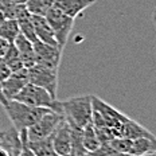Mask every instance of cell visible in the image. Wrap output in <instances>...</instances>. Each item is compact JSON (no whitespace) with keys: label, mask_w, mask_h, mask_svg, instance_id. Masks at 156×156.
<instances>
[{"label":"cell","mask_w":156,"mask_h":156,"mask_svg":"<svg viewBox=\"0 0 156 156\" xmlns=\"http://www.w3.org/2000/svg\"><path fill=\"white\" fill-rule=\"evenodd\" d=\"M3 108L18 132L32 126L48 110V108L31 106L20 101H16V100H8V102Z\"/></svg>","instance_id":"1"},{"label":"cell","mask_w":156,"mask_h":156,"mask_svg":"<svg viewBox=\"0 0 156 156\" xmlns=\"http://www.w3.org/2000/svg\"><path fill=\"white\" fill-rule=\"evenodd\" d=\"M63 117L69 124L78 125L83 128L86 124L92 121L93 115V105H92V96H77L61 101Z\"/></svg>","instance_id":"2"},{"label":"cell","mask_w":156,"mask_h":156,"mask_svg":"<svg viewBox=\"0 0 156 156\" xmlns=\"http://www.w3.org/2000/svg\"><path fill=\"white\" fill-rule=\"evenodd\" d=\"M12 100L20 101L23 104L31 106H41V108H48L53 109L58 113H62V106H61V101H58L57 98H54L50 93L43 87L35 85V83L27 82L22 87V90L19 92Z\"/></svg>","instance_id":"3"},{"label":"cell","mask_w":156,"mask_h":156,"mask_svg":"<svg viewBox=\"0 0 156 156\" xmlns=\"http://www.w3.org/2000/svg\"><path fill=\"white\" fill-rule=\"evenodd\" d=\"M46 19H47L48 23H50L51 28H53L55 39H57L59 47L65 48L67 41H69L70 32H71V30H73L74 18L66 15L65 12H62L59 8L55 7V5L53 4V7L47 11Z\"/></svg>","instance_id":"4"},{"label":"cell","mask_w":156,"mask_h":156,"mask_svg":"<svg viewBox=\"0 0 156 156\" xmlns=\"http://www.w3.org/2000/svg\"><path fill=\"white\" fill-rule=\"evenodd\" d=\"M58 71H59V69H53V67L35 63L31 67H27L28 82L35 83V85L46 89L54 98H57Z\"/></svg>","instance_id":"5"},{"label":"cell","mask_w":156,"mask_h":156,"mask_svg":"<svg viewBox=\"0 0 156 156\" xmlns=\"http://www.w3.org/2000/svg\"><path fill=\"white\" fill-rule=\"evenodd\" d=\"M65 119L62 113H58L53 109H48L41 119L38 120L32 126L27 129V139L28 141H35L39 139H44L47 136L53 135L55 128L61 121Z\"/></svg>","instance_id":"6"},{"label":"cell","mask_w":156,"mask_h":156,"mask_svg":"<svg viewBox=\"0 0 156 156\" xmlns=\"http://www.w3.org/2000/svg\"><path fill=\"white\" fill-rule=\"evenodd\" d=\"M92 105H93V109L97 110V112L100 113V116L102 117L105 125L113 132V136L119 137L120 129H121V126L124 125V122L129 117L125 116L124 113L119 112L117 109L110 106L109 104H106L105 101H102V100L98 98L97 96H92Z\"/></svg>","instance_id":"7"},{"label":"cell","mask_w":156,"mask_h":156,"mask_svg":"<svg viewBox=\"0 0 156 156\" xmlns=\"http://www.w3.org/2000/svg\"><path fill=\"white\" fill-rule=\"evenodd\" d=\"M62 50L59 46L48 44L41 41L34 42V51H35V63L43 65L53 69H59L61 58H62Z\"/></svg>","instance_id":"8"},{"label":"cell","mask_w":156,"mask_h":156,"mask_svg":"<svg viewBox=\"0 0 156 156\" xmlns=\"http://www.w3.org/2000/svg\"><path fill=\"white\" fill-rule=\"evenodd\" d=\"M53 145L57 155L69 156L71 152V137H70V125L66 120L58 124L53 132Z\"/></svg>","instance_id":"9"},{"label":"cell","mask_w":156,"mask_h":156,"mask_svg":"<svg viewBox=\"0 0 156 156\" xmlns=\"http://www.w3.org/2000/svg\"><path fill=\"white\" fill-rule=\"evenodd\" d=\"M27 82H28L27 67L12 71L4 81H2L3 93H4V96L7 97V100H12L16 94L20 92L22 87H23Z\"/></svg>","instance_id":"10"},{"label":"cell","mask_w":156,"mask_h":156,"mask_svg":"<svg viewBox=\"0 0 156 156\" xmlns=\"http://www.w3.org/2000/svg\"><path fill=\"white\" fill-rule=\"evenodd\" d=\"M32 19V23H34V28H35V34H37L38 41L44 42V43L48 44H55V46H59L55 39L54 31L51 28L50 23L47 22L46 16H42V15H31ZM62 48V47H61Z\"/></svg>","instance_id":"11"},{"label":"cell","mask_w":156,"mask_h":156,"mask_svg":"<svg viewBox=\"0 0 156 156\" xmlns=\"http://www.w3.org/2000/svg\"><path fill=\"white\" fill-rule=\"evenodd\" d=\"M94 3L96 0H54L55 7H58L62 12L74 19Z\"/></svg>","instance_id":"12"},{"label":"cell","mask_w":156,"mask_h":156,"mask_svg":"<svg viewBox=\"0 0 156 156\" xmlns=\"http://www.w3.org/2000/svg\"><path fill=\"white\" fill-rule=\"evenodd\" d=\"M0 147L5 149L8 156H16L22 155V141L19 132L12 126V128L7 129L3 132L0 136Z\"/></svg>","instance_id":"13"},{"label":"cell","mask_w":156,"mask_h":156,"mask_svg":"<svg viewBox=\"0 0 156 156\" xmlns=\"http://www.w3.org/2000/svg\"><path fill=\"white\" fill-rule=\"evenodd\" d=\"M14 44H15V47L18 48L19 55H20L24 67H31L32 65H35L34 43H32L31 41H28L24 35L19 34L14 41Z\"/></svg>","instance_id":"14"},{"label":"cell","mask_w":156,"mask_h":156,"mask_svg":"<svg viewBox=\"0 0 156 156\" xmlns=\"http://www.w3.org/2000/svg\"><path fill=\"white\" fill-rule=\"evenodd\" d=\"M156 154V136L155 137H136L132 140L129 155H155Z\"/></svg>","instance_id":"15"},{"label":"cell","mask_w":156,"mask_h":156,"mask_svg":"<svg viewBox=\"0 0 156 156\" xmlns=\"http://www.w3.org/2000/svg\"><path fill=\"white\" fill-rule=\"evenodd\" d=\"M28 147H30L32 155H38V156L57 155L53 145V135L47 136L44 139H39V140H35V141H28Z\"/></svg>","instance_id":"16"},{"label":"cell","mask_w":156,"mask_h":156,"mask_svg":"<svg viewBox=\"0 0 156 156\" xmlns=\"http://www.w3.org/2000/svg\"><path fill=\"white\" fill-rule=\"evenodd\" d=\"M0 11L4 14L7 19H16V20L28 14L26 3L16 4V3H9L7 0H0Z\"/></svg>","instance_id":"17"},{"label":"cell","mask_w":156,"mask_h":156,"mask_svg":"<svg viewBox=\"0 0 156 156\" xmlns=\"http://www.w3.org/2000/svg\"><path fill=\"white\" fill-rule=\"evenodd\" d=\"M82 143H83V148L86 149L87 155H90L92 152H94L97 148L101 145L98 137H97V133L94 131V126L92 124V121L89 124H86L83 126L82 131Z\"/></svg>","instance_id":"18"},{"label":"cell","mask_w":156,"mask_h":156,"mask_svg":"<svg viewBox=\"0 0 156 156\" xmlns=\"http://www.w3.org/2000/svg\"><path fill=\"white\" fill-rule=\"evenodd\" d=\"M70 125V137H71V152L70 155H87L86 149L83 148V143H82V131L83 128L74 124Z\"/></svg>","instance_id":"19"},{"label":"cell","mask_w":156,"mask_h":156,"mask_svg":"<svg viewBox=\"0 0 156 156\" xmlns=\"http://www.w3.org/2000/svg\"><path fill=\"white\" fill-rule=\"evenodd\" d=\"M19 34H20V30H19V23L16 19H5L0 24V37L8 41L9 43H14Z\"/></svg>","instance_id":"20"},{"label":"cell","mask_w":156,"mask_h":156,"mask_svg":"<svg viewBox=\"0 0 156 156\" xmlns=\"http://www.w3.org/2000/svg\"><path fill=\"white\" fill-rule=\"evenodd\" d=\"M54 0H26V7L31 15L46 16L47 11L53 7Z\"/></svg>","instance_id":"21"},{"label":"cell","mask_w":156,"mask_h":156,"mask_svg":"<svg viewBox=\"0 0 156 156\" xmlns=\"http://www.w3.org/2000/svg\"><path fill=\"white\" fill-rule=\"evenodd\" d=\"M3 59L5 61V63L8 65V67L11 69V71L20 70V69H23V67H24L23 62H22L20 55H19V51H18V48L15 47V44H14V43L9 44L7 53L4 54Z\"/></svg>","instance_id":"22"},{"label":"cell","mask_w":156,"mask_h":156,"mask_svg":"<svg viewBox=\"0 0 156 156\" xmlns=\"http://www.w3.org/2000/svg\"><path fill=\"white\" fill-rule=\"evenodd\" d=\"M18 23H19V30H20L22 35H24V37L27 38L28 41H31L32 43H34L35 41H38L30 12H28V14H26L24 16H22L20 19H18Z\"/></svg>","instance_id":"23"},{"label":"cell","mask_w":156,"mask_h":156,"mask_svg":"<svg viewBox=\"0 0 156 156\" xmlns=\"http://www.w3.org/2000/svg\"><path fill=\"white\" fill-rule=\"evenodd\" d=\"M109 144L115 148V151L119 155H129L132 147V139L126 137H115L112 140H109Z\"/></svg>","instance_id":"24"},{"label":"cell","mask_w":156,"mask_h":156,"mask_svg":"<svg viewBox=\"0 0 156 156\" xmlns=\"http://www.w3.org/2000/svg\"><path fill=\"white\" fill-rule=\"evenodd\" d=\"M12 71L8 67V65L5 63V61L3 59V57H0V81H4Z\"/></svg>","instance_id":"25"},{"label":"cell","mask_w":156,"mask_h":156,"mask_svg":"<svg viewBox=\"0 0 156 156\" xmlns=\"http://www.w3.org/2000/svg\"><path fill=\"white\" fill-rule=\"evenodd\" d=\"M9 44H11V43H9L8 41H5L4 38L0 37V57H4V54L7 53Z\"/></svg>","instance_id":"26"},{"label":"cell","mask_w":156,"mask_h":156,"mask_svg":"<svg viewBox=\"0 0 156 156\" xmlns=\"http://www.w3.org/2000/svg\"><path fill=\"white\" fill-rule=\"evenodd\" d=\"M8 102V100H7V97L4 96V93H3V87H2V81H0V105L2 106H4L5 104Z\"/></svg>","instance_id":"27"},{"label":"cell","mask_w":156,"mask_h":156,"mask_svg":"<svg viewBox=\"0 0 156 156\" xmlns=\"http://www.w3.org/2000/svg\"><path fill=\"white\" fill-rule=\"evenodd\" d=\"M9 3H16V4H20V3H26V0H7Z\"/></svg>","instance_id":"28"},{"label":"cell","mask_w":156,"mask_h":156,"mask_svg":"<svg viewBox=\"0 0 156 156\" xmlns=\"http://www.w3.org/2000/svg\"><path fill=\"white\" fill-rule=\"evenodd\" d=\"M5 19H7V18H5V16H4V14H3V12H2V11H0V24H2V23H3V22H4V20H5Z\"/></svg>","instance_id":"29"},{"label":"cell","mask_w":156,"mask_h":156,"mask_svg":"<svg viewBox=\"0 0 156 156\" xmlns=\"http://www.w3.org/2000/svg\"><path fill=\"white\" fill-rule=\"evenodd\" d=\"M152 22H154V24L156 26V9L152 12Z\"/></svg>","instance_id":"30"},{"label":"cell","mask_w":156,"mask_h":156,"mask_svg":"<svg viewBox=\"0 0 156 156\" xmlns=\"http://www.w3.org/2000/svg\"><path fill=\"white\" fill-rule=\"evenodd\" d=\"M3 132H4V131H0V136H2V135H3Z\"/></svg>","instance_id":"31"},{"label":"cell","mask_w":156,"mask_h":156,"mask_svg":"<svg viewBox=\"0 0 156 156\" xmlns=\"http://www.w3.org/2000/svg\"><path fill=\"white\" fill-rule=\"evenodd\" d=\"M155 155H156V154H155Z\"/></svg>","instance_id":"32"}]
</instances>
